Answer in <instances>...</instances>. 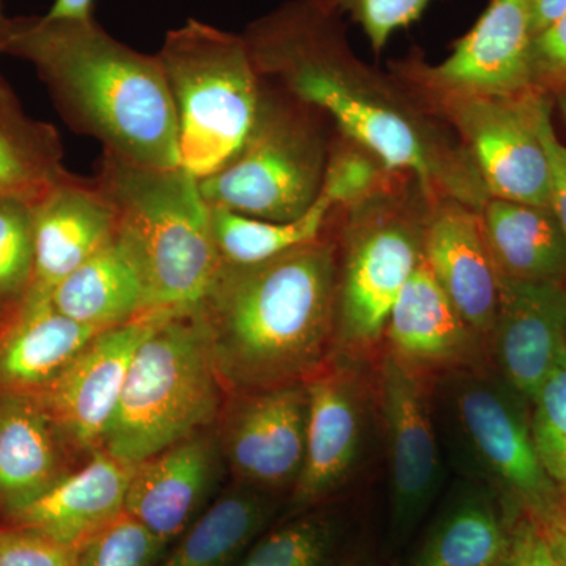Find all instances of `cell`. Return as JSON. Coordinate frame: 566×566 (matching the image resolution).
<instances>
[{"instance_id": "1", "label": "cell", "mask_w": 566, "mask_h": 566, "mask_svg": "<svg viewBox=\"0 0 566 566\" xmlns=\"http://www.w3.org/2000/svg\"><path fill=\"white\" fill-rule=\"evenodd\" d=\"M260 77L329 115L342 136L374 153L390 172L411 175L428 196L480 211L488 196L471 156L434 115L354 55L338 17L290 0L243 33Z\"/></svg>"}, {"instance_id": "2", "label": "cell", "mask_w": 566, "mask_h": 566, "mask_svg": "<svg viewBox=\"0 0 566 566\" xmlns=\"http://www.w3.org/2000/svg\"><path fill=\"white\" fill-rule=\"evenodd\" d=\"M340 249L324 233L268 262L227 264L193 311L226 394L307 382L335 354Z\"/></svg>"}, {"instance_id": "3", "label": "cell", "mask_w": 566, "mask_h": 566, "mask_svg": "<svg viewBox=\"0 0 566 566\" xmlns=\"http://www.w3.org/2000/svg\"><path fill=\"white\" fill-rule=\"evenodd\" d=\"M0 55L31 63L73 132L139 166L180 167L177 115L158 55L91 20L11 18Z\"/></svg>"}, {"instance_id": "4", "label": "cell", "mask_w": 566, "mask_h": 566, "mask_svg": "<svg viewBox=\"0 0 566 566\" xmlns=\"http://www.w3.org/2000/svg\"><path fill=\"white\" fill-rule=\"evenodd\" d=\"M95 181L117 210L153 311H196L222 266L199 178L181 166L158 169L103 153Z\"/></svg>"}, {"instance_id": "5", "label": "cell", "mask_w": 566, "mask_h": 566, "mask_svg": "<svg viewBox=\"0 0 566 566\" xmlns=\"http://www.w3.org/2000/svg\"><path fill=\"white\" fill-rule=\"evenodd\" d=\"M226 390L193 312H167L137 346L102 449L136 465L218 422Z\"/></svg>"}, {"instance_id": "6", "label": "cell", "mask_w": 566, "mask_h": 566, "mask_svg": "<svg viewBox=\"0 0 566 566\" xmlns=\"http://www.w3.org/2000/svg\"><path fill=\"white\" fill-rule=\"evenodd\" d=\"M178 126L180 164L203 180L243 147L262 103L263 81L241 33L188 20L158 51Z\"/></svg>"}, {"instance_id": "7", "label": "cell", "mask_w": 566, "mask_h": 566, "mask_svg": "<svg viewBox=\"0 0 566 566\" xmlns=\"http://www.w3.org/2000/svg\"><path fill=\"white\" fill-rule=\"evenodd\" d=\"M427 208L420 182L400 174L378 196L340 210L335 354L365 360L385 342L394 305L424 259Z\"/></svg>"}, {"instance_id": "8", "label": "cell", "mask_w": 566, "mask_h": 566, "mask_svg": "<svg viewBox=\"0 0 566 566\" xmlns=\"http://www.w3.org/2000/svg\"><path fill=\"white\" fill-rule=\"evenodd\" d=\"M319 114L263 81L259 115L243 147L219 172L200 180L208 205L273 222L311 210L331 150Z\"/></svg>"}, {"instance_id": "9", "label": "cell", "mask_w": 566, "mask_h": 566, "mask_svg": "<svg viewBox=\"0 0 566 566\" xmlns=\"http://www.w3.org/2000/svg\"><path fill=\"white\" fill-rule=\"evenodd\" d=\"M398 81L434 117L452 125L488 196L551 207L549 158L539 133L549 93L532 87L515 95H482Z\"/></svg>"}, {"instance_id": "10", "label": "cell", "mask_w": 566, "mask_h": 566, "mask_svg": "<svg viewBox=\"0 0 566 566\" xmlns=\"http://www.w3.org/2000/svg\"><path fill=\"white\" fill-rule=\"evenodd\" d=\"M465 446L501 494L510 523L527 516L545 526L564 494L536 453L531 403L488 365L444 376Z\"/></svg>"}, {"instance_id": "11", "label": "cell", "mask_w": 566, "mask_h": 566, "mask_svg": "<svg viewBox=\"0 0 566 566\" xmlns=\"http://www.w3.org/2000/svg\"><path fill=\"white\" fill-rule=\"evenodd\" d=\"M428 376L385 352L375 395L385 428L394 545L411 536L441 486V455L431 416Z\"/></svg>"}, {"instance_id": "12", "label": "cell", "mask_w": 566, "mask_h": 566, "mask_svg": "<svg viewBox=\"0 0 566 566\" xmlns=\"http://www.w3.org/2000/svg\"><path fill=\"white\" fill-rule=\"evenodd\" d=\"M363 363L334 354L307 381V439L303 471L290 497L292 516L318 509L348 485L359 468L370 403Z\"/></svg>"}, {"instance_id": "13", "label": "cell", "mask_w": 566, "mask_h": 566, "mask_svg": "<svg viewBox=\"0 0 566 566\" xmlns=\"http://www.w3.org/2000/svg\"><path fill=\"white\" fill-rule=\"evenodd\" d=\"M307 420V382L230 395L218 436L238 483L273 495L292 493L303 471Z\"/></svg>"}, {"instance_id": "14", "label": "cell", "mask_w": 566, "mask_h": 566, "mask_svg": "<svg viewBox=\"0 0 566 566\" xmlns=\"http://www.w3.org/2000/svg\"><path fill=\"white\" fill-rule=\"evenodd\" d=\"M148 314L102 331L54 379L36 394L59 433L74 453L102 449L137 346L164 315Z\"/></svg>"}, {"instance_id": "15", "label": "cell", "mask_w": 566, "mask_h": 566, "mask_svg": "<svg viewBox=\"0 0 566 566\" xmlns=\"http://www.w3.org/2000/svg\"><path fill=\"white\" fill-rule=\"evenodd\" d=\"M528 0H490L486 10L438 65L417 55L395 63V77L442 91L515 95L535 87Z\"/></svg>"}, {"instance_id": "16", "label": "cell", "mask_w": 566, "mask_h": 566, "mask_svg": "<svg viewBox=\"0 0 566 566\" xmlns=\"http://www.w3.org/2000/svg\"><path fill=\"white\" fill-rule=\"evenodd\" d=\"M218 430L210 428L134 465L125 513L169 546L210 501L222 471Z\"/></svg>"}, {"instance_id": "17", "label": "cell", "mask_w": 566, "mask_h": 566, "mask_svg": "<svg viewBox=\"0 0 566 566\" xmlns=\"http://www.w3.org/2000/svg\"><path fill=\"white\" fill-rule=\"evenodd\" d=\"M424 260L457 311L490 353L501 277L480 211L446 196H428Z\"/></svg>"}, {"instance_id": "18", "label": "cell", "mask_w": 566, "mask_h": 566, "mask_svg": "<svg viewBox=\"0 0 566 566\" xmlns=\"http://www.w3.org/2000/svg\"><path fill=\"white\" fill-rule=\"evenodd\" d=\"M566 348V285L501 279L490 340L495 371L528 403Z\"/></svg>"}, {"instance_id": "19", "label": "cell", "mask_w": 566, "mask_h": 566, "mask_svg": "<svg viewBox=\"0 0 566 566\" xmlns=\"http://www.w3.org/2000/svg\"><path fill=\"white\" fill-rule=\"evenodd\" d=\"M386 352L428 378L488 365V349L420 263L394 305L385 335Z\"/></svg>"}, {"instance_id": "20", "label": "cell", "mask_w": 566, "mask_h": 566, "mask_svg": "<svg viewBox=\"0 0 566 566\" xmlns=\"http://www.w3.org/2000/svg\"><path fill=\"white\" fill-rule=\"evenodd\" d=\"M32 292L50 294L118 233V214L95 178L70 174L32 205Z\"/></svg>"}, {"instance_id": "21", "label": "cell", "mask_w": 566, "mask_h": 566, "mask_svg": "<svg viewBox=\"0 0 566 566\" xmlns=\"http://www.w3.org/2000/svg\"><path fill=\"white\" fill-rule=\"evenodd\" d=\"M133 468L103 449L96 450L84 464L2 524L32 528L76 551L125 515Z\"/></svg>"}, {"instance_id": "22", "label": "cell", "mask_w": 566, "mask_h": 566, "mask_svg": "<svg viewBox=\"0 0 566 566\" xmlns=\"http://www.w3.org/2000/svg\"><path fill=\"white\" fill-rule=\"evenodd\" d=\"M99 333L29 290L0 319V395L40 394Z\"/></svg>"}, {"instance_id": "23", "label": "cell", "mask_w": 566, "mask_h": 566, "mask_svg": "<svg viewBox=\"0 0 566 566\" xmlns=\"http://www.w3.org/2000/svg\"><path fill=\"white\" fill-rule=\"evenodd\" d=\"M73 455L35 395H0V524L73 471Z\"/></svg>"}, {"instance_id": "24", "label": "cell", "mask_w": 566, "mask_h": 566, "mask_svg": "<svg viewBox=\"0 0 566 566\" xmlns=\"http://www.w3.org/2000/svg\"><path fill=\"white\" fill-rule=\"evenodd\" d=\"M50 297L61 314L98 331L153 312L139 260L120 232L57 283Z\"/></svg>"}, {"instance_id": "25", "label": "cell", "mask_w": 566, "mask_h": 566, "mask_svg": "<svg viewBox=\"0 0 566 566\" xmlns=\"http://www.w3.org/2000/svg\"><path fill=\"white\" fill-rule=\"evenodd\" d=\"M480 219L499 277L566 285V241L551 207L490 197Z\"/></svg>"}, {"instance_id": "26", "label": "cell", "mask_w": 566, "mask_h": 566, "mask_svg": "<svg viewBox=\"0 0 566 566\" xmlns=\"http://www.w3.org/2000/svg\"><path fill=\"white\" fill-rule=\"evenodd\" d=\"M57 129L24 111L0 74V199L35 203L71 172Z\"/></svg>"}, {"instance_id": "27", "label": "cell", "mask_w": 566, "mask_h": 566, "mask_svg": "<svg viewBox=\"0 0 566 566\" xmlns=\"http://www.w3.org/2000/svg\"><path fill=\"white\" fill-rule=\"evenodd\" d=\"M275 499L238 483L197 517L158 566H238L273 520Z\"/></svg>"}, {"instance_id": "28", "label": "cell", "mask_w": 566, "mask_h": 566, "mask_svg": "<svg viewBox=\"0 0 566 566\" xmlns=\"http://www.w3.org/2000/svg\"><path fill=\"white\" fill-rule=\"evenodd\" d=\"M512 553V523L490 494L465 491L434 521L411 566H501Z\"/></svg>"}, {"instance_id": "29", "label": "cell", "mask_w": 566, "mask_h": 566, "mask_svg": "<svg viewBox=\"0 0 566 566\" xmlns=\"http://www.w3.org/2000/svg\"><path fill=\"white\" fill-rule=\"evenodd\" d=\"M212 233L223 263L255 264L268 262L319 240L327 232L335 205L327 193L305 214L289 222L264 221L227 208L211 207Z\"/></svg>"}, {"instance_id": "30", "label": "cell", "mask_w": 566, "mask_h": 566, "mask_svg": "<svg viewBox=\"0 0 566 566\" xmlns=\"http://www.w3.org/2000/svg\"><path fill=\"white\" fill-rule=\"evenodd\" d=\"M342 517L327 510H308L260 536L238 566H340Z\"/></svg>"}, {"instance_id": "31", "label": "cell", "mask_w": 566, "mask_h": 566, "mask_svg": "<svg viewBox=\"0 0 566 566\" xmlns=\"http://www.w3.org/2000/svg\"><path fill=\"white\" fill-rule=\"evenodd\" d=\"M398 175L374 153L342 136L331 145L322 191L333 200L335 210H348L385 191Z\"/></svg>"}, {"instance_id": "32", "label": "cell", "mask_w": 566, "mask_h": 566, "mask_svg": "<svg viewBox=\"0 0 566 566\" xmlns=\"http://www.w3.org/2000/svg\"><path fill=\"white\" fill-rule=\"evenodd\" d=\"M531 428L543 468L566 497V348L532 400Z\"/></svg>"}, {"instance_id": "33", "label": "cell", "mask_w": 566, "mask_h": 566, "mask_svg": "<svg viewBox=\"0 0 566 566\" xmlns=\"http://www.w3.org/2000/svg\"><path fill=\"white\" fill-rule=\"evenodd\" d=\"M32 205L0 199V305L20 303L32 285Z\"/></svg>"}, {"instance_id": "34", "label": "cell", "mask_w": 566, "mask_h": 566, "mask_svg": "<svg viewBox=\"0 0 566 566\" xmlns=\"http://www.w3.org/2000/svg\"><path fill=\"white\" fill-rule=\"evenodd\" d=\"M166 547L125 513L77 547L71 566H158Z\"/></svg>"}, {"instance_id": "35", "label": "cell", "mask_w": 566, "mask_h": 566, "mask_svg": "<svg viewBox=\"0 0 566 566\" xmlns=\"http://www.w3.org/2000/svg\"><path fill=\"white\" fill-rule=\"evenodd\" d=\"M319 9L340 17L348 13L363 28L371 50L379 54L390 36L419 21L433 0H308Z\"/></svg>"}, {"instance_id": "36", "label": "cell", "mask_w": 566, "mask_h": 566, "mask_svg": "<svg viewBox=\"0 0 566 566\" xmlns=\"http://www.w3.org/2000/svg\"><path fill=\"white\" fill-rule=\"evenodd\" d=\"M74 549L20 526L0 524V566H71Z\"/></svg>"}, {"instance_id": "37", "label": "cell", "mask_w": 566, "mask_h": 566, "mask_svg": "<svg viewBox=\"0 0 566 566\" xmlns=\"http://www.w3.org/2000/svg\"><path fill=\"white\" fill-rule=\"evenodd\" d=\"M532 77L535 87L551 96L566 87V11L535 36Z\"/></svg>"}, {"instance_id": "38", "label": "cell", "mask_w": 566, "mask_h": 566, "mask_svg": "<svg viewBox=\"0 0 566 566\" xmlns=\"http://www.w3.org/2000/svg\"><path fill=\"white\" fill-rule=\"evenodd\" d=\"M551 112H553V99L545 104L539 115V133L549 158L551 210L556 214L566 241V147L554 132Z\"/></svg>"}, {"instance_id": "39", "label": "cell", "mask_w": 566, "mask_h": 566, "mask_svg": "<svg viewBox=\"0 0 566 566\" xmlns=\"http://www.w3.org/2000/svg\"><path fill=\"white\" fill-rule=\"evenodd\" d=\"M512 554L517 566H562L539 524L527 516L512 524Z\"/></svg>"}, {"instance_id": "40", "label": "cell", "mask_w": 566, "mask_h": 566, "mask_svg": "<svg viewBox=\"0 0 566 566\" xmlns=\"http://www.w3.org/2000/svg\"><path fill=\"white\" fill-rule=\"evenodd\" d=\"M542 527L554 556L560 562L562 566H566V497L558 506L556 515Z\"/></svg>"}, {"instance_id": "41", "label": "cell", "mask_w": 566, "mask_h": 566, "mask_svg": "<svg viewBox=\"0 0 566 566\" xmlns=\"http://www.w3.org/2000/svg\"><path fill=\"white\" fill-rule=\"evenodd\" d=\"M528 9L536 36L565 13L566 0H528Z\"/></svg>"}, {"instance_id": "42", "label": "cell", "mask_w": 566, "mask_h": 566, "mask_svg": "<svg viewBox=\"0 0 566 566\" xmlns=\"http://www.w3.org/2000/svg\"><path fill=\"white\" fill-rule=\"evenodd\" d=\"M95 0H54L46 17L51 20H91Z\"/></svg>"}, {"instance_id": "43", "label": "cell", "mask_w": 566, "mask_h": 566, "mask_svg": "<svg viewBox=\"0 0 566 566\" xmlns=\"http://www.w3.org/2000/svg\"><path fill=\"white\" fill-rule=\"evenodd\" d=\"M10 21L11 18L7 17L2 2H0V43L6 39L7 32H9Z\"/></svg>"}, {"instance_id": "44", "label": "cell", "mask_w": 566, "mask_h": 566, "mask_svg": "<svg viewBox=\"0 0 566 566\" xmlns=\"http://www.w3.org/2000/svg\"><path fill=\"white\" fill-rule=\"evenodd\" d=\"M553 98L557 99L558 107H560L562 115H564L566 120V87L562 88V91H558L556 95L553 96Z\"/></svg>"}, {"instance_id": "45", "label": "cell", "mask_w": 566, "mask_h": 566, "mask_svg": "<svg viewBox=\"0 0 566 566\" xmlns=\"http://www.w3.org/2000/svg\"><path fill=\"white\" fill-rule=\"evenodd\" d=\"M340 566H370L364 557H352L345 560Z\"/></svg>"}, {"instance_id": "46", "label": "cell", "mask_w": 566, "mask_h": 566, "mask_svg": "<svg viewBox=\"0 0 566 566\" xmlns=\"http://www.w3.org/2000/svg\"><path fill=\"white\" fill-rule=\"evenodd\" d=\"M501 566H517L512 553H510V556L505 558L504 564Z\"/></svg>"}, {"instance_id": "47", "label": "cell", "mask_w": 566, "mask_h": 566, "mask_svg": "<svg viewBox=\"0 0 566 566\" xmlns=\"http://www.w3.org/2000/svg\"><path fill=\"white\" fill-rule=\"evenodd\" d=\"M3 312H6V308L0 305V319H2Z\"/></svg>"}]
</instances>
